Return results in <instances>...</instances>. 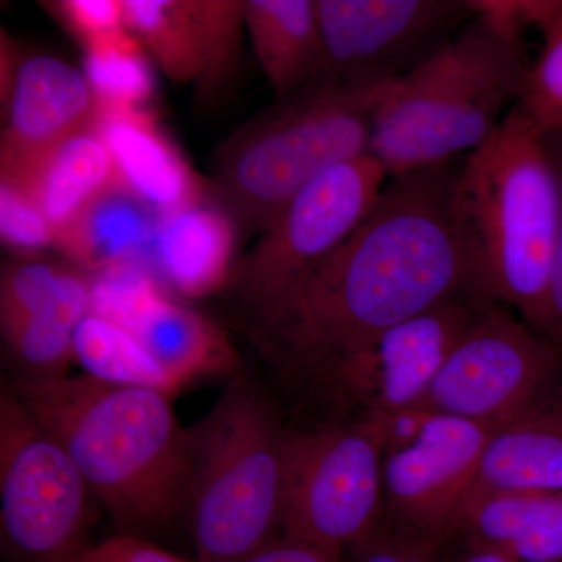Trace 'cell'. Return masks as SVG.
Instances as JSON below:
<instances>
[{
    "mask_svg": "<svg viewBox=\"0 0 562 562\" xmlns=\"http://www.w3.org/2000/svg\"><path fill=\"white\" fill-rule=\"evenodd\" d=\"M460 162L391 177L371 213L330 257L247 317V335L266 360L303 382L443 302H491L454 201Z\"/></svg>",
    "mask_w": 562,
    "mask_h": 562,
    "instance_id": "cell-1",
    "label": "cell"
},
{
    "mask_svg": "<svg viewBox=\"0 0 562 562\" xmlns=\"http://www.w3.org/2000/svg\"><path fill=\"white\" fill-rule=\"evenodd\" d=\"M9 386L65 447L120 535L144 538L188 513L190 431L171 395L87 373Z\"/></svg>",
    "mask_w": 562,
    "mask_h": 562,
    "instance_id": "cell-2",
    "label": "cell"
},
{
    "mask_svg": "<svg viewBox=\"0 0 562 562\" xmlns=\"http://www.w3.org/2000/svg\"><path fill=\"white\" fill-rule=\"evenodd\" d=\"M509 2L479 14L435 57L384 92L369 155L387 176L458 160L479 149L519 103L531 63Z\"/></svg>",
    "mask_w": 562,
    "mask_h": 562,
    "instance_id": "cell-3",
    "label": "cell"
},
{
    "mask_svg": "<svg viewBox=\"0 0 562 562\" xmlns=\"http://www.w3.org/2000/svg\"><path fill=\"white\" fill-rule=\"evenodd\" d=\"M454 201L486 297L550 338L561 187L543 136L519 105L483 146L461 158Z\"/></svg>",
    "mask_w": 562,
    "mask_h": 562,
    "instance_id": "cell-4",
    "label": "cell"
},
{
    "mask_svg": "<svg viewBox=\"0 0 562 562\" xmlns=\"http://www.w3.org/2000/svg\"><path fill=\"white\" fill-rule=\"evenodd\" d=\"M188 431L195 561H247L280 531L288 430L268 395L236 373Z\"/></svg>",
    "mask_w": 562,
    "mask_h": 562,
    "instance_id": "cell-5",
    "label": "cell"
},
{
    "mask_svg": "<svg viewBox=\"0 0 562 562\" xmlns=\"http://www.w3.org/2000/svg\"><path fill=\"white\" fill-rule=\"evenodd\" d=\"M386 90L327 80L276 102L224 143L216 191L239 231L260 236L317 177L369 154L373 111Z\"/></svg>",
    "mask_w": 562,
    "mask_h": 562,
    "instance_id": "cell-6",
    "label": "cell"
},
{
    "mask_svg": "<svg viewBox=\"0 0 562 562\" xmlns=\"http://www.w3.org/2000/svg\"><path fill=\"white\" fill-rule=\"evenodd\" d=\"M383 443L361 422L288 430L281 538L344 557L382 527Z\"/></svg>",
    "mask_w": 562,
    "mask_h": 562,
    "instance_id": "cell-7",
    "label": "cell"
},
{
    "mask_svg": "<svg viewBox=\"0 0 562 562\" xmlns=\"http://www.w3.org/2000/svg\"><path fill=\"white\" fill-rule=\"evenodd\" d=\"M90 484L7 384L0 394V543L9 562H77L90 549Z\"/></svg>",
    "mask_w": 562,
    "mask_h": 562,
    "instance_id": "cell-8",
    "label": "cell"
},
{
    "mask_svg": "<svg viewBox=\"0 0 562 562\" xmlns=\"http://www.w3.org/2000/svg\"><path fill=\"white\" fill-rule=\"evenodd\" d=\"M390 176L366 154L322 173L299 192L235 262L228 290L247 317L294 286L357 231Z\"/></svg>",
    "mask_w": 562,
    "mask_h": 562,
    "instance_id": "cell-9",
    "label": "cell"
},
{
    "mask_svg": "<svg viewBox=\"0 0 562 562\" xmlns=\"http://www.w3.org/2000/svg\"><path fill=\"white\" fill-rule=\"evenodd\" d=\"M484 303L473 297L443 302L362 342L303 382L331 406L336 419L373 425L424 406L443 361Z\"/></svg>",
    "mask_w": 562,
    "mask_h": 562,
    "instance_id": "cell-10",
    "label": "cell"
},
{
    "mask_svg": "<svg viewBox=\"0 0 562 562\" xmlns=\"http://www.w3.org/2000/svg\"><path fill=\"white\" fill-rule=\"evenodd\" d=\"M562 349L498 303H484L439 369L424 408L495 428L546 397Z\"/></svg>",
    "mask_w": 562,
    "mask_h": 562,
    "instance_id": "cell-11",
    "label": "cell"
},
{
    "mask_svg": "<svg viewBox=\"0 0 562 562\" xmlns=\"http://www.w3.org/2000/svg\"><path fill=\"white\" fill-rule=\"evenodd\" d=\"M328 80L390 88L479 14L469 0H316Z\"/></svg>",
    "mask_w": 562,
    "mask_h": 562,
    "instance_id": "cell-12",
    "label": "cell"
},
{
    "mask_svg": "<svg viewBox=\"0 0 562 562\" xmlns=\"http://www.w3.org/2000/svg\"><path fill=\"white\" fill-rule=\"evenodd\" d=\"M491 430L430 412L413 438L384 450V514L395 530L438 547L461 531Z\"/></svg>",
    "mask_w": 562,
    "mask_h": 562,
    "instance_id": "cell-13",
    "label": "cell"
},
{
    "mask_svg": "<svg viewBox=\"0 0 562 562\" xmlns=\"http://www.w3.org/2000/svg\"><path fill=\"white\" fill-rule=\"evenodd\" d=\"M128 265L92 277V313L117 322L181 384L236 375L239 357L214 322L166 299Z\"/></svg>",
    "mask_w": 562,
    "mask_h": 562,
    "instance_id": "cell-14",
    "label": "cell"
},
{
    "mask_svg": "<svg viewBox=\"0 0 562 562\" xmlns=\"http://www.w3.org/2000/svg\"><path fill=\"white\" fill-rule=\"evenodd\" d=\"M0 140V181L20 184L49 151L94 127L99 103L85 70L31 55L18 65Z\"/></svg>",
    "mask_w": 562,
    "mask_h": 562,
    "instance_id": "cell-15",
    "label": "cell"
},
{
    "mask_svg": "<svg viewBox=\"0 0 562 562\" xmlns=\"http://www.w3.org/2000/svg\"><path fill=\"white\" fill-rule=\"evenodd\" d=\"M95 127L125 183L162 216L203 201L201 181L149 111H102Z\"/></svg>",
    "mask_w": 562,
    "mask_h": 562,
    "instance_id": "cell-16",
    "label": "cell"
},
{
    "mask_svg": "<svg viewBox=\"0 0 562 562\" xmlns=\"http://www.w3.org/2000/svg\"><path fill=\"white\" fill-rule=\"evenodd\" d=\"M244 18L276 102L328 80L316 0H244Z\"/></svg>",
    "mask_w": 562,
    "mask_h": 562,
    "instance_id": "cell-17",
    "label": "cell"
},
{
    "mask_svg": "<svg viewBox=\"0 0 562 562\" xmlns=\"http://www.w3.org/2000/svg\"><path fill=\"white\" fill-rule=\"evenodd\" d=\"M520 491L562 492V402L543 397L490 432L471 501Z\"/></svg>",
    "mask_w": 562,
    "mask_h": 562,
    "instance_id": "cell-18",
    "label": "cell"
},
{
    "mask_svg": "<svg viewBox=\"0 0 562 562\" xmlns=\"http://www.w3.org/2000/svg\"><path fill=\"white\" fill-rule=\"evenodd\" d=\"M165 220L120 176L58 232L55 249L80 271H111L154 244Z\"/></svg>",
    "mask_w": 562,
    "mask_h": 562,
    "instance_id": "cell-19",
    "label": "cell"
},
{
    "mask_svg": "<svg viewBox=\"0 0 562 562\" xmlns=\"http://www.w3.org/2000/svg\"><path fill=\"white\" fill-rule=\"evenodd\" d=\"M238 231L220 203L195 202L166 217L154 241L162 277L187 297L227 286Z\"/></svg>",
    "mask_w": 562,
    "mask_h": 562,
    "instance_id": "cell-20",
    "label": "cell"
},
{
    "mask_svg": "<svg viewBox=\"0 0 562 562\" xmlns=\"http://www.w3.org/2000/svg\"><path fill=\"white\" fill-rule=\"evenodd\" d=\"M517 562H562V492H490L469 502L461 531Z\"/></svg>",
    "mask_w": 562,
    "mask_h": 562,
    "instance_id": "cell-21",
    "label": "cell"
},
{
    "mask_svg": "<svg viewBox=\"0 0 562 562\" xmlns=\"http://www.w3.org/2000/svg\"><path fill=\"white\" fill-rule=\"evenodd\" d=\"M117 177L120 172L109 144L94 125L55 147L27 179L13 187L20 188L36 203L58 235Z\"/></svg>",
    "mask_w": 562,
    "mask_h": 562,
    "instance_id": "cell-22",
    "label": "cell"
},
{
    "mask_svg": "<svg viewBox=\"0 0 562 562\" xmlns=\"http://www.w3.org/2000/svg\"><path fill=\"white\" fill-rule=\"evenodd\" d=\"M92 312V277L68 269L49 305L2 330L7 349L20 368V379L47 380L68 375L76 361V333Z\"/></svg>",
    "mask_w": 562,
    "mask_h": 562,
    "instance_id": "cell-23",
    "label": "cell"
},
{
    "mask_svg": "<svg viewBox=\"0 0 562 562\" xmlns=\"http://www.w3.org/2000/svg\"><path fill=\"white\" fill-rule=\"evenodd\" d=\"M76 361L102 382L147 387L172 395L181 384L117 322L90 313L76 333Z\"/></svg>",
    "mask_w": 562,
    "mask_h": 562,
    "instance_id": "cell-24",
    "label": "cell"
},
{
    "mask_svg": "<svg viewBox=\"0 0 562 562\" xmlns=\"http://www.w3.org/2000/svg\"><path fill=\"white\" fill-rule=\"evenodd\" d=\"M125 25L166 76L194 83L202 72L201 40L191 0H124Z\"/></svg>",
    "mask_w": 562,
    "mask_h": 562,
    "instance_id": "cell-25",
    "label": "cell"
},
{
    "mask_svg": "<svg viewBox=\"0 0 562 562\" xmlns=\"http://www.w3.org/2000/svg\"><path fill=\"white\" fill-rule=\"evenodd\" d=\"M516 20L536 25L542 33V50L531 63L522 98L517 105L527 114L536 131L562 128V0L509 2Z\"/></svg>",
    "mask_w": 562,
    "mask_h": 562,
    "instance_id": "cell-26",
    "label": "cell"
},
{
    "mask_svg": "<svg viewBox=\"0 0 562 562\" xmlns=\"http://www.w3.org/2000/svg\"><path fill=\"white\" fill-rule=\"evenodd\" d=\"M201 40L202 72L195 94L203 106L221 101L232 88L246 27L243 0H191Z\"/></svg>",
    "mask_w": 562,
    "mask_h": 562,
    "instance_id": "cell-27",
    "label": "cell"
},
{
    "mask_svg": "<svg viewBox=\"0 0 562 562\" xmlns=\"http://www.w3.org/2000/svg\"><path fill=\"white\" fill-rule=\"evenodd\" d=\"M85 74L99 103V113L147 110L154 95V76L131 31L85 49Z\"/></svg>",
    "mask_w": 562,
    "mask_h": 562,
    "instance_id": "cell-28",
    "label": "cell"
},
{
    "mask_svg": "<svg viewBox=\"0 0 562 562\" xmlns=\"http://www.w3.org/2000/svg\"><path fill=\"white\" fill-rule=\"evenodd\" d=\"M68 266L44 258H14L5 262L0 277V325L2 330L49 305L60 290Z\"/></svg>",
    "mask_w": 562,
    "mask_h": 562,
    "instance_id": "cell-29",
    "label": "cell"
},
{
    "mask_svg": "<svg viewBox=\"0 0 562 562\" xmlns=\"http://www.w3.org/2000/svg\"><path fill=\"white\" fill-rule=\"evenodd\" d=\"M0 236L7 247L24 257L55 247L57 241V233L36 203L5 181H0Z\"/></svg>",
    "mask_w": 562,
    "mask_h": 562,
    "instance_id": "cell-30",
    "label": "cell"
},
{
    "mask_svg": "<svg viewBox=\"0 0 562 562\" xmlns=\"http://www.w3.org/2000/svg\"><path fill=\"white\" fill-rule=\"evenodd\" d=\"M85 49L128 32L124 0H60L44 3Z\"/></svg>",
    "mask_w": 562,
    "mask_h": 562,
    "instance_id": "cell-31",
    "label": "cell"
},
{
    "mask_svg": "<svg viewBox=\"0 0 562 562\" xmlns=\"http://www.w3.org/2000/svg\"><path fill=\"white\" fill-rule=\"evenodd\" d=\"M436 550L438 546L425 539L380 527L368 541L351 549L350 562H438Z\"/></svg>",
    "mask_w": 562,
    "mask_h": 562,
    "instance_id": "cell-32",
    "label": "cell"
},
{
    "mask_svg": "<svg viewBox=\"0 0 562 562\" xmlns=\"http://www.w3.org/2000/svg\"><path fill=\"white\" fill-rule=\"evenodd\" d=\"M77 562H192L136 536L117 535L91 546ZM198 562V561H194Z\"/></svg>",
    "mask_w": 562,
    "mask_h": 562,
    "instance_id": "cell-33",
    "label": "cell"
},
{
    "mask_svg": "<svg viewBox=\"0 0 562 562\" xmlns=\"http://www.w3.org/2000/svg\"><path fill=\"white\" fill-rule=\"evenodd\" d=\"M543 143L557 169L561 187V224L558 235L557 255H554L552 292H550V312H552V331L550 338L562 349V128L546 133Z\"/></svg>",
    "mask_w": 562,
    "mask_h": 562,
    "instance_id": "cell-34",
    "label": "cell"
},
{
    "mask_svg": "<svg viewBox=\"0 0 562 562\" xmlns=\"http://www.w3.org/2000/svg\"><path fill=\"white\" fill-rule=\"evenodd\" d=\"M339 554L325 552L316 547L276 538L244 562H341Z\"/></svg>",
    "mask_w": 562,
    "mask_h": 562,
    "instance_id": "cell-35",
    "label": "cell"
},
{
    "mask_svg": "<svg viewBox=\"0 0 562 562\" xmlns=\"http://www.w3.org/2000/svg\"><path fill=\"white\" fill-rule=\"evenodd\" d=\"M457 562H517L512 557L490 547L472 546Z\"/></svg>",
    "mask_w": 562,
    "mask_h": 562,
    "instance_id": "cell-36",
    "label": "cell"
}]
</instances>
